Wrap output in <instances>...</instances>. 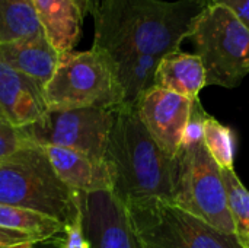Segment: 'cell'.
Listing matches in <instances>:
<instances>
[{
	"label": "cell",
	"instance_id": "obj_10",
	"mask_svg": "<svg viewBox=\"0 0 249 248\" xmlns=\"http://www.w3.org/2000/svg\"><path fill=\"white\" fill-rule=\"evenodd\" d=\"M193 101L175 92L153 86L136 102L139 118L156 145L177 158L190 118Z\"/></svg>",
	"mask_w": 249,
	"mask_h": 248
},
{
	"label": "cell",
	"instance_id": "obj_2",
	"mask_svg": "<svg viewBox=\"0 0 249 248\" xmlns=\"http://www.w3.org/2000/svg\"><path fill=\"white\" fill-rule=\"evenodd\" d=\"M112 194L123 203L144 200L172 202L177 159L168 156L142 124L134 105L114 110L105 152Z\"/></svg>",
	"mask_w": 249,
	"mask_h": 248
},
{
	"label": "cell",
	"instance_id": "obj_5",
	"mask_svg": "<svg viewBox=\"0 0 249 248\" xmlns=\"http://www.w3.org/2000/svg\"><path fill=\"white\" fill-rule=\"evenodd\" d=\"M190 39L200 57L206 85L236 88L249 75V28L226 6H206Z\"/></svg>",
	"mask_w": 249,
	"mask_h": 248
},
{
	"label": "cell",
	"instance_id": "obj_27",
	"mask_svg": "<svg viewBox=\"0 0 249 248\" xmlns=\"http://www.w3.org/2000/svg\"><path fill=\"white\" fill-rule=\"evenodd\" d=\"M236 237H238V240H239V243H241V246H242V247L249 248V232H245V234H238Z\"/></svg>",
	"mask_w": 249,
	"mask_h": 248
},
{
	"label": "cell",
	"instance_id": "obj_1",
	"mask_svg": "<svg viewBox=\"0 0 249 248\" xmlns=\"http://www.w3.org/2000/svg\"><path fill=\"white\" fill-rule=\"evenodd\" d=\"M204 9L203 0H105L93 15L92 48L112 61L140 54L163 57L190 38Z\"/></svg>",
	"mask_w": 249,
	"mask_h": 248
},
{
	"label": "cell",
	"instance_id": "obj_15",
	"mask_svg": "<svg viewBox=\"0 0 249 248\" xmlns=\"http://www.w3.org/2000/svg\"><path fill=\"white\" fill-rule=\"evenodd\" d=\"M155 86L187 96L191 101L198 99L200 91L207 86L200 57L181 50L163 56L156 69Z\"/></svg>",
	"mask_w": 249,
	"mask_h": 248
},
{
	"label": "cell",
	"instance_id": "obj_4",
	"mask_svg": "<svg viewBox=\"0 0 249 248\" xmlns=\"http://www.w3.org/2000/svg\"><path fill=\"white\" fill-rule=\"evenodd\" d=\"M44 98L48 110H111L124 104L114 63L95 48L63 53L44 88Z\"/></svg>",
	"mask_w": 249,
	"mask_h": 248
},
{
	"label": "cell",
	"instance_id": "obj_9",
	"mask_svg": "<svg viewBox=\"0 0 249 248\" xmlns=\"http://www.w3.org/2000/svg\"><path fill=\"white\" fill-rule=\"evenodd\" d=\"M77 194L89 248H144L131 228L124 205L112 191Z\"/></svg>",
	"mask_w": 249,
	"mask_h": 248
},
{
	"label": "cell",
	"instance_id": "obj_29",
	"mask_svg": "<svg viewBox=\"0 0 249 248\" xmlns=\"http://www.w3.org/2000/svg\"><path fill=\"white\" fill-rule=\"evenodd\" d=\"M90 1H92V0H88V3H89V4H90Z\"/></svg>",
	"mask_w": 249,
	"mask_h": 248
},
{
	"label": "cell",
	"instance_id": "obj_28",
	"mask_svg": "<svg viewBox=\"0 0 249 248\" xmlns=\"http://www.w3.org/2000/svg\"><path fill=\"white\" fill-rule=\"evenodd\" d=\"M0 121H6V123H9V121H7V118H6V115H4V113L1 111V108H0Z\"/></svg>",
	"mask_w": 249,
	"mask_h": 248
},
{
	"label": "cell",
	"instance_id": "obj_17",
	"mask_svg": "<svg viewBox=\"0 0 249 248\" xmlns=\"http://www.w3.org/2000/svg\"><path fill=\"white\" fill-rule=\"evenodd\" d=\"M0 229L18 232L41 243L64 234L66 225L48 215L0 203Z\"/></svg>",
	"mask_w": 249,
	"mask_h": 248
},
{
	"label": "cell",
	"instance_id": "obj_7",
	"mask_svg": "<svg viewBox=\"0 0 249 248\" xmlns=\"http://www.w3.org/2000/svg\"><path fill=\"white\" fill-rule=\"evenodd\" d=\"M172 203L226 234H236L228 209L222 170L204 143L181 149L177 155Z\"/></svg>",
	"mask_w": 249,
	"mask_h": 248
},
{
	"label": "cell",
	"instance_id": "obj_16",
	"mask_svg": "<svg viewBox=\"0 0 249 248\" xmlns=\"http://www.w3.org/2000/svg\"><path fill=\"white\" fill-rule=\"evenodd\" d=\"M162 57L156 56H130L112 61L117 79L124 94V104L136 105L140 96L155 86L156 69Z\"/></svg>",
	"mask_w": 249,
	"mask_h": 248
},
{
	"label": "cell",
	"instance_id": "obj_3",
	"mask_svg": "<svg viewBox=\"0 0 249 248\" xmlns=\"http://www.w3.org/2000/svg\"><path fill=\"white\" fill-rule=\"evenodd\" d=\"M0 203L48 215L64 225L79 213V194L55 175L34 142L0 162Z\"/></svg>",
	"mask_w": 249,
	"mask_h": 248
},
{
	"label": "cell",
	"instance_id": "obj_26",
	"mask_svg": "<svg viewBox=\"0 0 249 248\" xmlns=\"http://www.w3.org/2000/svg\"><path fill=\"white\" fill-rule=\"evenodd\" d=\"M63 240H64V234H61L58 237H54L51 240H47V241H41V243L35 244L34 247L31 248H61Z\"/></svg>",
	"mask_w": 249,
	"mask_h": 248
},
{
	"label": "cell",
	"instance_id": "obj_18",
	"mask_svg": "<svg viewBox=\"0 0 249 248\" xmlns=\"http://www.w3.org/2000/svg\"><path fill=\"white\" fill-rule=\"evenodd\" d=\"M42 32L31 0H0V44Z\"/></svg>",
	"mask_w": 249,
	"mask_h": 248
},
{
	"label": "cell",
	"instance_id": "obj_14",
	"mask_svg": "<svg viewBox=\"0 0 249 248\" xmlns=\"http://www.w3.org/2000/svg\"><path fill=\"white\" fill-rule=\"evenodd\" d=\"M60 56L44 32L0 44V60L42 89L53 77Z\"/></svg>",
	"mask_w": 249,
	"mask_h": 248
},
{
	"label": "cell",
	"instance_id": "obj_19",
	"mask_svg": "<svg viewBox=\"0 0 249 248\" xmlns=\"http://www.w3.org/2000/svg\"><path fill=\"white\" fill-rule=\"evenodd\" d=\"M203 143L222 170H233L235 137L228 126L207 115L203 124Z\"/></svg>",
	"mask_w": 249,
	"mask_h": 248
},
{
	"label": "cell",
	"instance_id": "obj_24",
	"mask_svg": "<svg viewBox=\"0 0 249 248\" xmlns=\"http://www.w3.org/2000/svg\"><path fill=\"white\" fill-rule=\"evenodd\" d=\"M35 244H38V241L26 235L0 229V248H31Z\"/></svg>",
	"mask_w": 249,
	"mask_h": 248
},
{
	"label": "cell",
	"instance_id": "obj_20",
	"mask_svg": "<svg viewBox=\"0 0 249 248\" xmlns=\"http://www.w3.org/2000/svg\"><path fill=\"white\" fill-rule=\"evenodd\" d=\"M222 170V168H220ZM228 209L232 216L236 235L249 232V191L242 184L235 170H222Z\"/></svg>",
	"mask_w": 249,
	"mask_h": 248
},
{
	"label": "cell",
	"instance_id": "obj_23",
	"mask_svg": "<svg viewBox=\"0 0 249 248\" xmlns=\"http://www.w3.org/2000/svg\"><path fill=\"white\" fill-rule=\"evenodd\" d=\"M61 248H89V243L85 237L83 225H82V212L79 208V213L74 219L66 225L64 229V240Z\"/></svg>",
	"mask_w": 249,
	"mask_h": 248
},
{
	"label": "cell",
	"instance_id": "obj_21",
	"mask_svg": "<svg viewBox=\"0 0 249 248\" xmlns=\"http://www.w3.org/2000/svg\"><path fill=\"white\" fill-rule=\"evenodd\" d=\"M31 143L32 142L26 137L22 129L15 127L10 123L0 121V162L12 158Z\"/></svg>",
	"mask_w": 249,
	"mask_h": 248
},
{
	"label": "cell",
	"instance_id": "obj_22",
	"mask_svg": "<svg viewBox=\"0 0 249 248\" xmlns=\"http://www.w3.org/2000/svg\"><path fill=\"white\" fill-rule=\"evenodd\" d=\"M207 115L209 114L201 107L200 99H194L191 104L190 118H188V123H187V127H185V132L182 136L181 149L193 148V146L203 143V124H204V120Z\"/></svg>",
	"mask_w": 249,
	"mask_h": 248
},
{
	"label": "cell",
	"instance_id": "obj_12",
	"mask_svg": "<svg viewBox=\"0 0 249 248\" xmlns=\"http://www.w3.org/2000/svg\"><path fill=\"white\" fill-rule=\"evenodd\" d=\"M55 175L76 193L111 191L112 181L105 162L96 161L82 152L60 146H41Z\"/></svg>",
	"mask_w": 249,
	"mask_h": 248
},
{
	"label": "cell",
	"instance_id": "obj_6",
	"mask_svg": "<svg viewBox=\"0 0 249 248\" xmlns=\"http://www.w3.org/2000/svg\"><path fill=\"white\" fill-rule=\"evenodd\" d=\"M144 248H244L236 234H226L166 200L124 205Z\"/></svg>",
	"mask_w": 249,
	"mask_h": 248
},
{
	"label": "cell",
	"instance_id": "obj_25",
	"mask_svg": "<svg viewBox=\"0 0 249 248\" xmlns=\"http://www.w3.org/2000/svg\"><path fill=\"white\" fill-rule=\"evenodd\" d=\"M206 6L222 4L229 7L249 28V0H203Z\"/></svg>",
	"mask_w": 249,
	"mask_h": 248
},
{
	"label": "cell",
	"instance_id": "obj_13",
	"mask_svg": "<svg viewBox=\"0 0 249 248\" xmlns=\"http://www.w3.org/2000/svg\"><path fill=\"white\" fill-rule=\"evenodd\" d=\"M41 28L53 47L60 53L73 51L77 45L85 16L89 13L88 0H31Z\"/></svg>",
	"mask_w": 249,
	"mask_h": 248
},
{
	"label": "cell",
	"instance_id": "obj_8",
	"mask_svg": "<svg viewBox=\"0 0 249 248\" xmlns=\"http://www.w3.org/2000/svg\"><path fill=\"white\" fill-rule=\"evenodd\" d=\"M114 110H48L41 120L22 127V130L31 142L39 146L51 145L73 149L105 162Z\"/></svg>",
	"mask_w": 249,
	"mask_h": 248
},
{
	"label": "cell",
	"instance_id": "obj_11",
	"mask_svg": "<svg viewBox=\"0 0 249 248\" xmlns=\"http://www.w3.org/2000/svg\"><path fill=\"white\" fill-rule=\"evenodd\" d=\"M0 108L7 121L19 129L36 123L48 111L44 98V89L1 60Z\"/></svg>",
	"mask_w": 249,
	"mask_h": 248
}]
</instances>
